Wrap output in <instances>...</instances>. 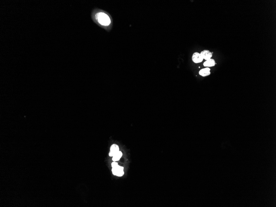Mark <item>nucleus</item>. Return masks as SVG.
I'll use <instances>...</instances> for the list:
<instances>
[{
	"instance_id": "f257e3e1",
	"label": "nucleus",
	"mask_w": 276,
	"mask_h": 207,
	"mask_svg": "<svg viewBox=\"0 0 276 207\" xmlns=\"http://www.w3.org/2000/svg\"><path fill=\"white\" fill-rule=\"evenodd\" d=\"M98 20L100 24L108 25L110 23V20L108 16L105 14L100 13L98 16Z\"/></svg>"
},
{
	"instance_id": "f03ea898",
	"label": "nucleus",
	"mask_w": 276,
	"mask_h": 207,
	"mask_svg": "<svg viewBox=\"0 0 276 207\" xmlns=\"http://www.w3.org/2000/svg\"><path fill=\"white\" fill-rule=\"evenodd\" d=\"M193 62L195 63H199L203 61V59L200 53L195 52L193 54L191 58Z\"/></svg>"
},
{
	"instance_id": "7ed1b4c3",
	"label": "nucleus",
	"mask_w": 276,
	"mask_h": 207,
	"mask_svg": "<svg viewBox=\"0 0 276 207\" xmlns=\"http://www.w3.org/2000/svg\"><path fill=\"white\" fill-rule=\"evenodd\" d=\"M200 55L203 58V60H209L213 57V53L208 50H204L200 52Z\"/></svg>"
},
{
	"instance_id": "20e7f679",
	"label": "nucleus",
	"mask_w": 276,
	"mask_h": 207,
	"mask_svg": "<svg viewBox=\"0 0 276 207\" xmlns=\"http://www.w3.org/2000/svg\"><path fill=\"white\" fill-rule=\"evenodd\" d=\"M210 70V69L209 68H204L199 71V74L203 77H207L211 74Z\"/></svg>"
},
{
	"instance_id": "39448f33",
	"label": "nucleus",
	"mask_w": 276,
	"mask_h": 207,
	"mask_svg": "<svg viewBox=\"0 0 276 207\" xmlns=\"http://www.w3.org/2000/svg\"><path fill=\"white\" fill-rule=\"evenodd\" d=\"M203 66L206 68H211L216 65V62L214 59H211L205 60L203 64Z\"/></svg>"
},
{
	"instance_id": "423d86ee",
	"label": "nucleus",
	"mask_w": 276,
	"mask_h": 207,
	"mask_svg": "<svg viewBox=\"0 0 276 207\" xmlns=\"http://www.w3.org/2000/svg\"><path fill=\"white\" fill-rule=\"evenodd\" d=\"M110 151L113 152L115 153L118 152L119 151V148L118 146L116 144L113 145L110 147Z\"/></svg>"
},
{
	"instance_id": "0eeeda50",
	"label": "nucleus",
	"mask_w": 276,
	"mask_h": 207,
	"mask_svg": "<svg viewBox=\"0 0 276 207\" xmlns=\"http://www.w3.org/2000/svg\"><path fill=\"white\" fill-rule=\"evenodd\" d=\"M118 165V163H117V162H113V163H112V167H115L117 166V165Z\"/></svg>"
},
{
	"instance_id": "6e6552de",
	"label": "nucleus",
	"mask_w": 276,
	"mask_h": 207,
	"mask_svg": "<svg viewBox=\"0 0 276 207\" xmlns=\"http://www.w3.org/2000/svg\"><path fill=\"white\" fill-rule=\"evenodd\" d=\"M115 153H113V152H112V151H110V152L109 153V155L110 156H111V157H113V156H114V155H115Z\"/></svg>"
}]
</instances>
